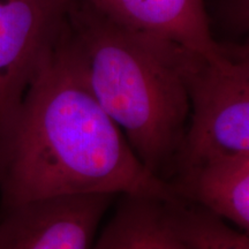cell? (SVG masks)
Here are the masks:
<instances>
[{
    "label": "cell",
    "mask_w": 249,
    "mask_h": 249,
    "mask_svg": "<svg viewBox=\"0 0 249 249\" xmlns=\"http://www.w3.org/2000/svg\"><path fill=\"white\" fill-rule=\"evenodd\" d=\"M170 48L191 104L174 174L219 156L249 154L248 46L227 45L218 59L173 42Z\"/></svg>",
    "instance_id": "3957f363"
},
{
    "label": "cell",
    "mask_w": 249,
    "mask_h": 249,
    "mask_svg": "<svg viewBox=\"0 0 249 249\" xmlns=\"http://www.w3.org/2000/svg\"><path fill=\"white\" fill-rule=\"evenodd\" d=\"M79 194L177 198L93 96L68 23L0 132V197L6 209Z\"/></svg>",
    "instance_id": "6da1fadb"
},
{
    "label": "cell",
    "mask_w": 249,
    "mask_h": 249,
    "mask_svg": "<svg viewBox=\"0 0 249 249\" xmlns=\"http://www.w3.org/2000/svg\"><path fill=\"white\" fill-rule=\"evenodd\" d=\"M167 183L177 197L249 231V154L211 158L176 173Z\"/></svg>",
    "instance_id": "52a82bcc"
},
{
    "label": "cell",
    "mask_w": 249,
    "mask_h": 249,
    "mask_svg": "<svg viewBox=\"0 0 249 249\" xmlns=\"http://www.w3.org/2000/svg\"><path fill=\"white\" fill-rule=\"evenodd\" d=\"M118 26L218 59L227 45L213 38L203 0H85Z\"/></svg>",
    "instance_id": "8992f818"
},
{
    "label": "cell",
    "mask_w": 249,
    "mask_h": 249,
    "mask_svg": "<svg viewBox=\"0 0 249 249\" xmlns=\"http://www.w3.org/2000/svg\"><path fill=\"white\" fill-rule=\"evenodd\" d=\"M91 249H188L167 219L164 200L123 195Z\"/></svg>",
    "instance_id": "ba28073f"
},
{
    "label": "cell",
    "mask_w": 249,
    "mask_h": 249,
    "mask_svg": "<svg viewBox=\"0 0 249 249\" xmlns=\"http://www.w3.org/2000/svg\"><path fill=\"white\" fill-rule=\"evenodd\" d=\"M68 23L83 75L99 105L140 161L169 182L191 116L171 42L124 29L85 0H75Z\"/></svg>",
    "instance_id": "7a4b0ae2"
},
{
    "label": "cell",
    "mask_w": 249,
    "mask_h": 249,
    "mask_svg": "<svg viewBox=\"0 0 249 249\" xmlns=\"http://www.w3.org/2000/svg\"><path fill=\"white\" fill-rule=\"evenodd\" d=\"M173 232L188 249H249L248 232H239L201 205L177 197L164 201Z\"/></svg>",
    "instance_id": "9c48e42d"
},
{
    "label": "cell",
    "mask_w": 249,
    "mask_h": 249,
    "mask_svg": "<svg viewBox=\"0 0 249 249\" xmlns=\"http://www.w3.org/2000/svg\"><path fill=\"white\" fill-rule=\"evenodd\" d=\"M114 196L61 195L2 209L0 249H91Z\"/></svg>",
    "instance_id": "5b68a950"
},
{
    "label": "cell",
    "mask_w": 249,
    "mask_h": 249,
    "mask_svg": "<svg viewBox=\"0 0 249 249\" xmlns=\"http://www.w3.org/2000/svg\"><path fill=\"white\" fill-rule=\"evenodd\" d=\"M75 0H0V132L68 24Z\"/></svg>",
    "instance_id": "277c9868"
}]
</instances>
